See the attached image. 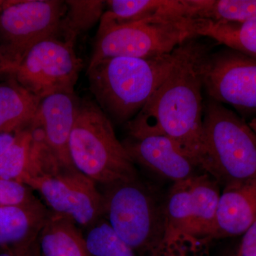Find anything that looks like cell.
Masks as SVG:
<instances>
[{"label":"cell","instance_id":"6da1fadb","mask_svg":"<svg viewBox=\"0 0 256 256\" xmlns=\"http://www.w3.org/2000/svg\"><path fill=\"white\" fill-rule=\"evenodd\" d=\"M197 38L178 46L174 66L127 128L130 137L169 138L205 172L203 70L210 52Z\"/></svg>","mask_w":256,"mask_h":256},{"label":"cell","instance_id":"7a4b0ae2","mask_svg":"<svg viewBox=\"0 0 256 256\" xmlns=\"http://www.w3.org/2000/svg\"><path fill=\"white\" fill-rule=\"evenodd\" d=\"M178 54V47L150 58H108L88 68L90 90L101 110L116 122H129L164 82Z\"/></svg>","mask_w":256,"mask_h":256},{"label":"cell","instance_id":"3957f363","mask_svg":"<svg viewBox=\"0 0 256 256\" xmlns=\"http://www.w3.org/2000/svg\"><path fill=\"white\" fill-rule=\"evenodd\" d=\"M68 146L74 166L96 183L106 186L137 178L134 162L116 137L110 119L94 102H78Z\"/></svg>","mask_w":256,"mask_h":256},{"label":"cell","instance_id":"277c9868","mask_svg":"<svg viewBox=\"0 0 256 256\" xmlns=\"http://www.w3.org/2000/svg\"><path fill=\"white\" fill-rule=\"evenodd\" d=\"M203 142L205 172L226 184L256 180V134L233 110L204 102Z\"/></svg>","mask_w":256,"mask_h":256},{"label":"cell","instance_id":"5b68a950","mask_svg":"<svg viewBox=\"0 0 256 256\" xmlns=\"http://www.w3.org/2000/svg\"><path fill=\"white\" fill-rule=\"evenodd\" d=\"M196 22V20L168 15L122 24L101 18L88 68L112 57L168 54L185 42L198 38Z\"/></svg>","mask_w":256,"mask_h":256},{"label":"cell","instance_id":"8992f818","mask_svg":"<svg viewBox=\"0 0 256 256\" xmlns=\"http://www.w3.org/2000/svg\"><path fill=\"white\" fill-rule=\"evenodd\" d=\"M104 218L138 256H148L165 232L163 205L138 178L106 185Z\"/></svg>","mask_w":256,"mask_h":256},{"label":"cell","instance_id":"52a82bcc","mask_svg":"<svg viewBox=\"0 0 256 256\" xmlns=\"http://www.w3.org/2000/svg\"><path fill=\"white\" fill-rule=\"evenodd\" d=\"M66 11L60 0L0 1V53L11 72L37 44L60 37Z\"/></svg>","mask_w":256,"mask_h":256},{"label":"cell","instance_id":"ba28073f","mask_svg":"<svg viewBox=\"0 0 256 256\" xmlns=\"http://www.w3.org/2000/svg\"><path fill=\"white\" fill-rule=\"evenodd\" d=\"M22 183L38 192L54 213L88 229L104 218V198L96 183L76 168H64L53 161Z\"/></svg>","mask_w":256,"mask_h":256},{"label":"cell","instance_id":"9c48e42d","mask_svg":"<svg viewBox=\"0 0 256 256\" xmlns=\"http://www.w3.org/2000/svg\"><path fill=\"white\" fill-rule=\"evenodd\" d=\"M82 68L74 44L53 37L28 50L10 75L42 100L54 94H74Z\"/></svg>","mask_w":256,"mask_h":256},{"label":"cell","instance_id":"30bf717a","mask_svg":"<svg viewBox=\"0 0 256 256\" xmlns=\"http://www.w3.org/2000/svg\"><path fill=\"white\" fill-rule=\"evenodd\" d=\"M204 90L210 98L244 114H256V60L232 48L208 53Z\"/></svg>","mask_w":256,"mask_h":256},{"label":"cell","instance_id":"8fae6325","mask_svg":"<svg viewBox=\"0 0 256 256\" xmlns=\"http://www.w3.org/2000/svg\"><path fill=\"white\" fill-rule=\"evenodd\" d=\"M122 144L133 162L173 183L192 178L200 169L174 141L165 136L130 137Z\"/></svg>","mask_w":256,"mask_h":256},{"label":"cell","instance_id":"7c38bea8","mask_svg":"<svg viewBox=\"0 0 256 256\" xmlns=\"http://www.w3.org/2000/svg\"><path fill=\"white\" fill-rule=\"evenodd\" d=\"M78 101L74 94H58L42 99L35 120L43 131L45 142L60 166L74 168L69 153Z\"/></svg>","mask_w":256,"mask_h":256},{"label":"cell","instance_id":"4fadbf2b","mask_svg":"<svg viewBox=\"0 0 256 256\" xmlns=\"http://www.w3.org/2000/svg\"><path fill=\"white\" fill-rule=\"evenodd\" d=\"M256 220V180L225 185L220 193L214 238L242 235Z\"/></svg>","mask_w":256,"mask_h":256},{"label":"cell","instance_id":"5bb4252c","mask_svg":"<svg viewBox=\"0 0 256 256\" xmlns=\"http://www.w3.org/2000/svg\"><path fill=\"white\" fill-rule=\"evenodd\" d=\"M50 213L37 198L25 204L0 206V248L12 249L34 242Z\"/></svg>","mask_w":256,"mask_h":256},{"label":"cell","instance_id":"9a60e30c","mask_svg":"<svg viewBox=\"0 0 256 256\" xmlns=\"http://www.w3.org/2000/svg\"><path fill=\"white\" fill-rule=\"evenodd\" d=\"M41 101L12 77L0 84V134L28 128L36 118Z\"/></svg>","mask_w":256,"mask_h":256},{"label":"cell","instance_id":"2e32d148","mask_svg":"<svg viewBox=\"0 0 256 256\" xmlns=\"http://www.w3.org/2000/svg\"><path fill=\"white\" fill-rule=\"evenodd\" d=\"M42 256H89L85 236L73 220L50 210L38 236Z\"/></svg>","mask_w":256,"mask_h":256},{"label":"cell","instance_id":"e0dca14e","mask_svg":"<svg viewBox=\"0 0 256 256\" xmlns=\"http://www.w3.org/2000/svg\"><path fill=\"white\" fill-rule=\"evenodd\" d=\"M176 13L192 20L242 23L256 18V0H178Z\"/></svg>","mask_w":256,"mask_h":256},{"label":"cell","instance_id":"ac0fdd59","mask_svg":"<svg viewBox=\"0 0 256 256\" xmlns=\"http://www.w3.org/2000/svg\"><path fill=\"white\" fill-rule=\"evenodd\" d=\"M208 173L191 178L192 235L213 238L220 193L218 182Z\"/></svg>","mask_w":256,"mask_h":256},{"label":"cell","instance_id":"d6986e66","mask_svg":"<svg viewBox=\"0 0 256 256\" xmlns=\"http://www.w3.org/2000/svg\"><path fill=\"white\" fill-rule=\"evenodd\" d=\"M196 26L198 37H208L256 60V18L242 23L196 20Z\"/></svg>","mask_w":256,"mask_h":256},{"label":"cell","instance_id":"ffe728a7","mask_svg":"<svg viewBox=\"0 0 256 256\" xmlns=\"http://www.w3.org/2000/svg\"><path fill=\"white\" fill-rule=\"evenodd\" d=\"M65 2L66 11L60 24V38L75 44L78 35L100 21L106 9V1L68 0Z\"/></svg>","mask_w":256,"mask_h":256},{"label":"cell","instance_id":"44dd1931","mask_svg":"<svg viewBox=\"0 0 256 256\" xmlns=\"http://www.w3.org/2000/svg\"><path fill=\"white\" fill-rule=\"evenodd\" d=\"M191 178L173 183L163 204L165 230L191 234L192 210Z\"/></svg>","mask_w":256,"mask_h":256},{"label":"cell","instance_id":"7402d4cb","mask_svg":"<svg viewBox=\"0 0 256 256\" xmlns=\"http://www.w3.org/2000/svg\"><path fill=\"white\" fill-rule=\"evenodd\" d=\"M85 239L89 256H139L104 218L88 229Z\"/></svg>","mask_w":256,"mask_h":256},{"label":"cell","instance_id":"603a6c76","mask_svg":"<svg viewBox=\"0 0 256 256\" xmlns=\"http://www.w3.org/2000/svg\"><path fill=\"white\" fill-rule=\"evenodd\" d=\"M166 0H108L102 18L122 24L160 14Z\"/></svg>","mask_w":256,"mask_h":256},{"label":"cell","instance_id":"cb8c5ba5","mask_svg":"<svg viewBox=\"0 0 256 256\" xmlns=\"http://www.w3.org/2000/svg\"><path fill=\"white\" fill-rule=\"evenodd\" d=\"M208 242L185 232L165 230L148 256H210Z\"/></svg>","mask_w":256,"mask_h":256},{"label":"cell","instance_id":"d4e9b609","mask_svg":"<svg viewBox=\"0 0 256 256\" xmlns=\"http://www.w3.org/2000/svg\"><path fill=\"white\" fill-rule=\"evenodd\" d=\"M36 200L32 188L24 184L0 180V206L25 204Z\"/></svg>","mask_w":256,"mask_h":256},{"label":"cell","instance_id":"484cf974","mask_svg":"<svg viewBox=\"0 0 256 256\" xmlns=\"http://www.w3.org/2000/svg\"><path fill=\"white\" fill-rule=\"evenodd\" d=\"M236 256H256V220L244 234Z\"/></svg>","mask_w":256,"mask_h":256},{"label":"cell","instance_id":"4316f807","mask_svg":"<svg viewBox=\"0 0 256 256\" xmlns=\"http://www.w3.org/2000/svg\"><path fill=\"white\" fill-rule=\"evenodd\" d=\"M10 250L13 252L14 256H42L38 238L28 245L15 248Z\"/></svg>","mask_w":256,"mask_h":256},{"label":"cell","instance_id":"83f0119b","mask_svg":"<svg viewBox=\"0 0 256 256\" xmlns=\"http://www.w3.org/2000/svg\"><path fill=\"white\" fill-rule=\"evenodd\" d=\"M16 133L13 134H0V154L6 150L12 143L14 142Z\"/></svg>","mask_w":256,"mask_h":256},{"label":"cell","instance_id":"f1b7e54d","mask_svg":"<svg viewBox=\"0 0 256 256\" xmlns=\"http://www.w3.org/2000/svg\"><path fill=\"white\" fill-rule=\"evenodd\" d=\"M11 66L2 55L0 53V75L3 74H10L11 72Z\"/></svg>","mask_w":256,"mask_h":256},{"label":"cell","instance_id":"f546056e","mask_svg":"<svg viewBox=\"0 0 256 256\" xmlns=\"http://www.w3.org/2000/svg\"><path fill=\"white\" fill-rule=\"evenodd\" d=\"M0 256H14V254L10 249L2 248L0 252Z\"/></svg>","mask_w":256,"mask_h":256},{"label":"cell","instance_id":"4dcf8cb0","mask_svg":"<svg viewBox=\"0 0 256 256\" xmlns=\"http://www.w3.org/2000/svg\"><path fill=\"white\" fill-rule=\"evenodd\" d=\"M248 124L249 126H250V127L252 128V130H254L256 134V118H255L252 119V120L250 121V122H249Z\"/></svg>","mask_w":256,"mask_h":256}]
</instances>
